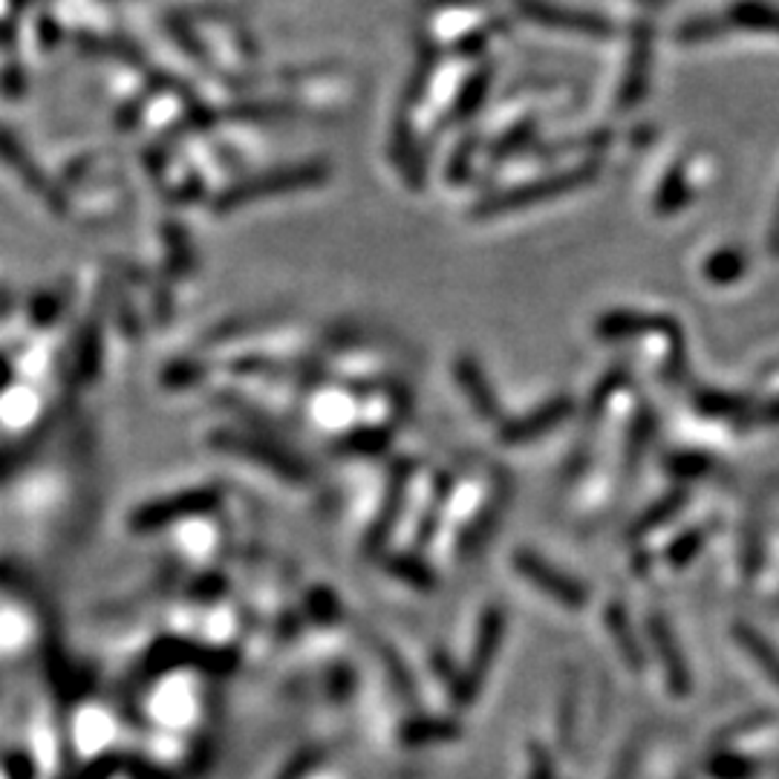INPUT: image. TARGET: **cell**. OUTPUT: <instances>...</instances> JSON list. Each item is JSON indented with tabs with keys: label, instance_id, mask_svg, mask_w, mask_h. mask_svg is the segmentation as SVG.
I'll return each instance as SVG.
<instances>
[{
	"label": "cell",
	"instance_id": "cell-1",
	"mask_svg": "<svg viewBox=\"0 0 779 779\" xmlns=\"http://www.w3.org/2000/svg\"><path fill=\"white\" fill-rule=\"evenodd\" d=\"M503 627H505L503 612H500L496 606H489L485 615H482L480 632H477L471 664L465 667L462 678H459L457 687H454V699H457V704H471V701L477 699V692L482 690V681H485L491 664H494L496 646H500V641H503Z\"/></svg>",
	"mask_w": 779,
	"mask_h": 779
},
{
	"label": "cell",
	"instance_id": "cell-2",
	"mask_svg": "<svg viewBox=\"0 0 779 779\" xmlns=\"http://www.w3.org/2000/svg\"><path fill=\"white\" fill-rule=\"evenodd\" d=\"M217 505H220V491H191V494L168 496V500H157V503L142 505L130 523H134L136 531H157V528L173 526V523H180V519L185 517L208 514L211 508H217Z\"/></svg>",
	"mask_w": 779,
	"mask_h": 779
},
{
	"label": "cell",
	"instance_id": "cell-3",
	"mask_svg": "<svg viewBox=\"0 0 779 779\" xmlns=\"http://www.w3.org/2000/svg\"><path fill=\"white\" fill-rule=\"evenodd\" d=\"M512 566L517 569L526 581L535 583L537 589L546 592L549 598L560 600V604H566L569 609H583V606L589 604V592H586L583 583L558 572V569L549 566L543 558H537L531 551H517V554H512Z\"/></svg>",
	"mask_w": 779,
	"mask_h": 779
},
{
	"label": "cell",
	"instance_id": "cell-4",
	"mask_svg": "<svg viewBox=\"0 0 779 779\" xmlns=\"http://www.w3.org/2000/svg\"><path fill=\"white\" fill-rule=\"evenodd\" d=\"M650 635L655 638V644L662 646V662H664V669H667V678L669 685H673V690L687 692V667L685 662H681V655H678V646L673 644V635H669L667 623H664L662 618H653V621H650Z\"/></svg>",
	"mask_w": 779,
	"mask_h": 779
},
{
	"label": "cell",
	"instance_id": "cell-5",
	"mask_svg": "<svg viewBox=\"0 0 779 779\" xmlns=\"http://www.w3.org/2000/svg\"><path fill=\"white\" fill-rule=\"evenodd\" d=\"M408 468L402 471V480H399V485H390V491H387V500H385V508H381V517L376 519V526L370 528V535H367V549H378V546L385 543L387 537H390V531H393L396 526V517H399V512H402V503H404V485H408Z\"/></svg>",
	"mask_w": 779,
	"mask_h": 779
},
{
	"label": "cell",
	"instance_id": "cell-6",
	"mask_svg": "<svg viewBox=\"0 0 779 779\" xmlns=\"http://www.w3.org/2000/svg\"><path fill=\"white\" fill-rule=\"evenodd\" d=\"M404 745H427V742H448L457 740L459 728L450 719H416L402 728Z\"/></svg>",
	"mask_w": 779,
	"mask_h": 779
},
{
	"label": "cell",
	"instance_id": "cell-7",
	"mask_svg": "<svg viewBox=\"0 0 779 779\" xmlns=\"http://www.w3.org/2000/svg\"><path fill=\"white\" fill-rule=\"evenodd\" d=\"M736 638H740L742 646L748 650L751 658H754V662L759 664V667H763L768 676H771L774 685L779 687V653L777 650H774V646L768 644L765 638L756 635L751 627H736Z\"/></svg>",
	"mask_w": 779,
	"mask_h": 779
},
{
	"label": "cell",
	"instance_id": "cell-8",
	"mask_svg": "<svg viewBox=\"0 0 779 779\" xmlns=\"http://www.w3.org/2000/svg\"><path fill=\"white\" fill-rule=\"evenodd\" d=\"M563 416V408L560 404H551V408H546L540 416H531L526 422V425L512 427V431H505V439L508 442H523V439H531V436H537V433L549 431L558 419Z\"/></svg>",
	"mask_w": 779,
	"mask_h": 779
},
{
	"label": "cell",
	"instance_id": "cell-9",
	"mask_svg": "<svg viewBox=\"0 0 779 779\" xmlns=\"http://www.w3.org/2000/svg\"><path fill=\"white\" fill-rule=\"evenodd\" d=\"M609 623H612V635H615V641H618V646H621V655L627 658V664H632V667H641V653H638L635 638L630 635L627 623H623L621 609H612V612H609Z\"/></svg>",
	"mask_w": 779,
	"mask_h": 779
},
{
	"label": "cell",
	"instance_id": "cell-10",
	"mask_svg": "<svg viewBox=\"0 0 779 779\" xmlns=\"http://www.w3.org/2000/svg\"><path fill=\"white\" fill-rule=\"evenodd\" d=\"M390 572L393 575H402V577H408L413 586H433V575L427 572L425 566H422V560H413V558H396V560H390Z\"/></svg>",
	"mask_w": 779,
	"mask_h": 779
},
{
	"label": "cell",
	"instance_id": "cell-11",
	"mask_svg": "<svg viewBox=\"0 0 779 779\" xmlns=\"http://www.w3.org/2000/svg\"><path fill=\"white\" fill-rule=\"evenodd\" d=\"M316 763H318V754H312V751L307 754V751H303L300 756H295V763L289 765V771H286L280 779H300L303 774L312 771V765H316Z\"/></svg>",
	"mask_w": 779,
	"mask_h": 779
},
{
	"label": "cell",
	"instance_id": "cell-12",
	"mask_svg": "<svg viewBox=\"0 0 779 779\" xmlns=\"http://www.w3.org/2000/svg\"><path fill=\"white\" fill-rule=\"evenodd\" d=\"M528 779H551L549 756H546L540 748L531 751V774H528Z\"/></svg>",
	"mask_w": 779,
	"mask_h": 779
},
{
	"label": "cell",
	"instance_id": "cell-13",
	"mask_svg": "<svg viewBox=\"0 0 779 779\" xmlns=\"http://www.w3.org/2000/svg\"><path fill=\"white\" fill-rule=\"evenodd\" d=\"M699 546H701V535H687L685 543L673 546V551H669V554H673V558H676L678 563H685V560L690 558L692 551L699 549ZM676 560H673V563H676Z\"/></svg>",
	"mask_w": 779,
	"mask_h": 779
}]
</instances>
